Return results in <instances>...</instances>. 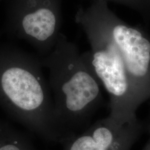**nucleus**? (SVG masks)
I'll return each instance as SVG.
<instances>
[{"instance_id":"1","label":"nucleus","mask_w":150,"mask_h":150,"mask_svg":"<svg viewBox=\"0 0 150 150\" xmlns=\"http://www.w3.org/2000/svg\"><path fill=\"white\" fill-rule=\"evenodd\" d=\"M0 104L27 129L39 134H62L48 82L39 70L13 65L0 72Z\"/></svg>"},{"instance_id":"5","label":"nucleus","mask_w":150,"mask_h":150,"mask_svg":"<svg viewBox=\"0 0 150 150\" xmlns=\"http://www.w3.org/2000/svg\"><path fill=\"white\" fill-rule=\"evenodd\" d=\"M146 125L139 120L122 123L108 115L89 126L69 150H130Z\"/></svg>"},{"instance_id":"6","label":"nucleus","mask_w":150,"mask_h":150,"mask_svg":"<svg viewBox=\"0 0 150 150\" xmlns=\"http://www.w3.org/2000/svg\"><path fill=\"white\" fill-rule=\"evenodd\" d=\"M22 25L27 35L42 42L54 33L56 20L51 11L41 8L25 16Z\"/></svg>"},{"instance_id":"7","label":"nucleus","mask_w":150,"mask_h":150,"mask_svg":"<svg viewBox=\"0 0 150 150\" xmlns=\"http://www.w3.org/2000/svg\"><path fill=\"white\" fill-rule=\"evenodd\" d=\"M139 13L145 21H150V0H111Z\"/></svg>"},{"instance_id":"8","label":"nucleus","mask_w":150,"mask_h":150,"mask_svg":"<svg viewBox=\"0 0 150 150\" xmlns=\"http://www.w3.org/2000/svg\"><path fill=\"white\" fill-rule=\"evenodd\" d=\"M18 141L16 139L12 144H8L0 147V150H22L21 147L18 146Z\"/></svg>"},{"instance_id":"3","label":"nucleus","mask_w":150,"mask_h":150,"mask_svg":"<svg viewBox=\"0 0 150 150\" xmlns=\"http://www.w3.org/2000/svg\"><path fill=\"white\" fill-rule=\"evenodd\" d=\"M110 97L109 116L122 123L139 119L140 105L129 80L122 54L106 25L103 35L93 43L88 62Z\"/></svg>"},{"instance_id":"4","label":"nucleus","mask_w":150,"mask_h":150,"mask_svg":"<svg viewBox=\"0 0 150 150\" xmlns=\"http://www.w3.org/2000/svg\"><path fill=\"white\" fill-rule=\"evenodd\" d=\"M106 26L123 57L129 80L140 106L150 100V36L113 13Z\"/></svg>"},{"instance_id":"2","label":"nucleus","mask_w":150,"mask_h":150,"mask_svg":"<svg viewBox=\"0 0 150 150\" xmlns=\"http://www.w3.org/2000/svg\"><path fill=\"white\" fill-rule=\"evenodd\" d=\"M51 72L48 86L61 132L87 129L103 100L101 85L89 62L70 61Z\"/></svg>"},{"instance_id":"9","label":"nucleus","mask_w":150,"mask_h":150,"mask_svg":"<svg viewBox=\"0 0 150 150\" xmlns=\"http://www.w3.org/2000/svg\"><path fill=\"white\" fill-rule=\"evenodd\" d=\"M146 130L148 131V132H149V134H150V121H149V122H147ZM144 150H150V137Z\"/></svg>"}]
</instances>
